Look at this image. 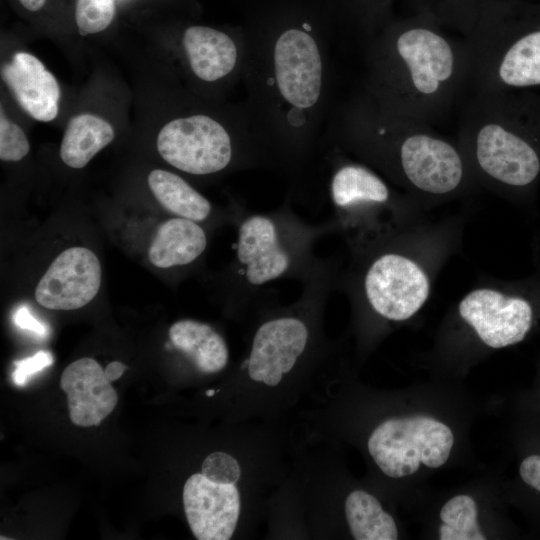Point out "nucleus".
Returning <instances> with one entry per match:
<instances>
[{
  "mask_svg": "<svg viewBox=\"0 0 540 540\" xmlns=\"http://www.w3.org/2000/svg\"><path fill=\"white\" fill-rule=\"evenodd\" d=\"M360 288L374 314L398 322L409 319L424 305L430 282L425 271L411 258L385 251L369 260Z\"/></svg>",
  "mask_w": 540,
  "mask_h": 540,
  "instance_id": "11",
  "label": "nucleus"
},
{
  "mask_svg": "<svg viewBox=\"0 0 540 540\" xmlns=\"http://www.w3.org/2000/svg\"><path fill=\"white\" fill-rule=\"evenodd\" d=\"M115 15V0H77L75 20L82 36L106 29Z\"/></svg>",
  "mask_w": 540,
  "mask_h": 540,
  "instance_id": "23",
  "label": "nucleus"
},
{
  "mask_svg": "<svg viewBox=\"0 0 540 540\" xmlns=\"http://www.w3.org/2000/svg\"><path fill=\"white\" fill-rule=\"evenodd\" d=\"M458 310L479 338L495 349L523 341L534 320L533 304L524 295L491 288L469 292L459 303Z\"/></svg>",
  "mask_w": 540,
  "mask_h": 540,
  "instance_id": "12",
  "label": "nucleus"
},
{
  "mask_svg": "<svg viewBox=\"0 0 540 540\" xmlns=\"http://www.w3.org/2000/svg\"><path fill=\"white\" fill-rule=\"evenodd\" d=\"M327 137L336 149L428 197L457 193L472 174L457 140L381 109L362 91L335 108Z\"/></svg>",
  "mask_w": 540,
  "mask_h": 540,
  "instance_id": "4",
  "label": "nucleus"
},
{
  "mask_svg": "<svg viewBox=\"0 0 540 540\" xmlns=\"http://www.w3.org/2000/svg\"><path fill=\"white\" fill-rule=\"evenodd\" d=\"M54 362L49 351H39L33 356L14 361L12 381L17 386H24L37 372L51 366Z\"/></svg>",
  "mask_w": 540,
  "mask_h": 540,
  "instance_id": "25",
  "label": "nucleus"
},
{
  "mask_svg": "<svg viewBox=\"0 0 540 540\" xmlns=\"http://www.w3.org/2000/svg\"><path fill=\"white\" fill-rule=\"evenodd\" d=\"M477 505L468 495H457L448 500L440 510L441 540H484L477 522Z\"/></svg>",
  "mask_w": 540,
  "mask_h": 540,
  "instance_id": "22",
  "label": "nucleus"
},
{
  "mask_svg": "<svg viewBox=\"0 0 540 540\" xmlns=\"http://www.w3.org/2000/svg\"><path fill=\"white\" fill-rule=\"evenodd\" d=\"M23 7H25L29 11H38L40 10L46 0H18Z\"/></svg>",
  "mask_w": 540,
  "mask_h": 540,
  "instance_id": "29",
  "label": "nucleus"
},
{
  "mask_svg": "<svg viewBox=\"0 0 540 540\" xmlns=\"http://www.w3.org/2000/svg\"><path fill=\"white\" fill-rule=\"evenodd\" d=\"M329 180L334 228H340L357 252L386 239L388 229L377 219L393 211L399 197L388 183L363 163L337 155Z\"/></svg>",
  "mask_w": 540,
  "mask_h": 540,
  "instance_id": "9",
  "label": "nucleus"
},
{
  "mask_svg": "<svg viewBox=\"0 0 540 540\" xmlns=\"http://www.w3.org/2000/svg\"><path fill=\"white\" fill-rule=\"evenodd\" d=\"M14 323L25 330L32 331L40 336L47 333V327L33 317L29 309L25 306L19 307L13 314Z\"/></svg>",
  "mask_w": 540,
  "mask_h": 540,
  "instance_id": "27",
  "label": "nucleus"
},
{
  "mask_svg": "<svg viewBox=\"0 0 540 540\" xmlns=\"http://www.w3.org/2000/svg\"><path fill=\"white\" fill-rule=\"evenodd\" d=\"M364 47L362 92L389 113L432 126L470 92L465 39L448 35L427 16L385 25Z\"/></svg>",
  "mask_w": 540,
  "mask_h": 540,
  "instance_id": "3",
  "label": "nucleus"
},
{
  "mask_svg": "<svg viewBox=\"0 0 540 540\" xmlns=\"http://www.w3.org/2000/svg\"><path fill=\"white\" fill-rule=\"evenodd\" d=\"M458 126L471 173L514 195L533 193L540 182V94L472 91Z\"/></svg>",
  "mask_w": 540,
  "mask_h": 540,
  "instance_id": "5",
  "label": "nucleus"
},
{
  "mask_svg": "<svg viewBox=\"0 0 540 540\" xmlns=\"http://www.w3.org/2000/svg\"><path fill=\"white\" fill-rule=\"evenodd\" d=\"M522 480L540 492V455L526 457L519 467Z\"/></svg>",
  "mask_w": 540,
  "mask_h": 540,
  "instance_id": "26",
  "label": "nucleus"
},
{
  "mask_svg": "<svg viewBox=\"0 0 540 540\" xmlns=\"http://www.w3.org/2000/svg\"><path fill=\"white\" fill-rule=\"evenodd\" d=\"M332 222L311 224L286 204L267 213H247L239 221L235 247L234 279L237 294L248 310L257 307L261 288L279 279L302 281L319 266L313 245Z\"/></svg>",
  "mask_w": 540,
  "mask_h": 540,
  "instance_id": "6",
  "label": "nucleus"
},
{
  "mask_svg": "<svg viewBox=\"0 0 540 540\" xmlns=\"http://www.w3.org/2000/svg\"><path fill=\"white\" fill-rule=\"evenodd\" d=\"M114 136L113 127L103 118L88 113L76 115L66 126L60 157L71 168H83Z\"/></svg>",
  "mask_w": 540,
  "mask_h": 540,
  "instance_id": "19",
  "label": "nucleus"
},
{
  "mask_svg": "<svg viewBox=\"0 0 540 540\" xmlns=\"http://www.w3.org/2000/svg\"><path fill=\"white\" fill-rule=\"evenodd\" d=\"M335 270L326 261L303 280L301 296L287 306H265L250 329L233 381L235 421L285 424L304 397L327 379L324 330Z\"/></svg>",
  "mask_w": 540,
  "mask_h": 540,
  "instance_id": "2",
  "label": "nucleus"
},
{
  "mask_svg": "<svg viewBox=\"0 0 540 540\" xmlns=\"http://www.w3.org/2000/svg\"><path fill=\"white\" fill-rule=\"evenodd\" d=\"M127 366L120 361H112L104 369L105 374L110 382L119 379L126 371Z\"/></svg>",
  "mask_w": 540,
  "mask_h": 540,
  "instance_id": "28",
  "label": "nucleus"
},
{
  "mask_svg": "<svg viewBox=\"0 0 540 540\" xmlns=\"http://www.w3.org/2000/svg\"><path fill=\"white\" fill-rule=\"evenodd\" d=\"M246 37L245 109L273 164L298 171L314 151L329 110L328 43L308 21Z\"/></svg>",
  "mask_w": 540,
  "mask_h": 540,
  "instance_id": "1",
  "label": "nucleus"
},
{
  "mask_svg": "<svg viewBox=\"0 0 540 540\" xmlns=\"http://www.w3.org/2000/svg\"><path fill=\"white\" fill-rule=\"evenodd\" d=\"M463 38L471 62L470 92L540 94V10L489 0Z\"/></svg>",
  "mask_w": 540,
  "mask_h": 540,
  "instance_id": "7",
  "label": "nucleus"
},
{
  "mask_svg": "<svg viewBox=\"0 0 540 540\" xmlns=\"http://www.w3.org/2000/svg\"><path fill=\"white\" fill-rule=\"evenodd\" d=\"M156 144L168 164L196 176L216 174L231 166L274 165L252 125L231 129L204 113L169 121L159 131Z\"/></svg>",
  "mask_w": 540,
  "mask_h": 540,
  "instance_id": "8",
  "label": "nucleus"
},
{
  "mask_svg": "<svg viewBox=\"0 0 540 540\" xmlns=\"http://www.w3.org/2000/svg\"><path fill=\"white\" fill-rule=\"evenodd\" d=\"M3 81L18 104L34 119L49 122L59 110L60 88L55 76L34 55L17 52L1 68Z\"/></svg>",
  "mask_w": 540,
  "mask_h": 540,
  "instance_id": "16",
  "label": "nucleus"
},
{
  "mask_svg": "<svg viewBox=\"0 0 540 540\" xmlns=\"http://www.w3.org/2000/svg\"><path fill=\"white\" fill-rule=\"evenodd\" d=\"M168 336L172 347L200 374H218L228 366L227 342L209 324L181 319L170 326Z\"/></svg>",
  "mask_w": 540,
  "mask_h": 540,
  "instance_id": "17",
  "label": "nucleus"
},
{
  "mask_svg": "<svg viewBox=\"0 0 540 540\" xmlns=\"http://www.w3.org/2000/svg\"><path fill=\"white\" fill-rule=\"evenodd\" d=\"M344 521L355 540H396L394 518L374 495L363 489L350 491L344 501Z\"/></svg>",
  "mask_w": 540,
  "mask_h": 540,
  "instance_id": "20",
  "label": "nucleus"
},
{
  "mask_svg": "<svg viewBox=\"0 0 540 540\" xmlns=\"http://www.w3.org/2000/svg\"><path fill=\"white\" fill-rule=\"evenodd\" d=\"M60 388L67 395L70 420L79 427L99 426L118 403L104 369L89 357L80 358L64 369Z\"/></svg>",
  "mask_w": 540,
  "mask_h": 540,
  "instance_id": "15",
  "label": "nucleus"
},
{
  "mask_svg": "<svg viewBox=\"0 0 540 540\" xmlns=\"http://www.w3.org/2000/svg\"><path fill=\"white\" fill-rule=\"evenodd\" d=\"M454 444L451 429L426 416L391 417L375 426L366 441L374 464L388 478L400 479L420 465L441 467Z\"/></svg>",
  "mask_w": 540,
  "mask_h": 540,
  "instance_id": "10",
  "label": "nucleus"
},
{
  "mask_svg": "<svg viewBox=\"0 0 540 540\" xmlns=\"http://www.w3.org/2000/svg\"><path fill=\"white\" fill-rule=\"evenodd\" d=\"M100 285L97 256L87 248L71 247L52 261L36 286L35 299L47 309L75 310L91 302Z\"/></svg>",
  "mask_w": 540,
  "mask_h": 540,
  "instance_id": "13",
  "label": "nucleus"
},
{
  "mask_svg": "<svg viewBox=\"0 0 540 540\" xmlns=\"http://www.w3.org/2000/svg\"><path fill=\"white\" fill-rule=\"evenodd\" d=\"M30 150L28 139L23 130L10 121L1 109L0 116V159L2 161H20Z\"/></svg>",
  "mask_w": 540,
  "mask_h": 540,
  "instance_id": "24",
  "label": "nucleus"
},
{
  "mask_svg": "<svg viewBox=\"0 0 540 540\" xmlns=\"http://www.w3.org/2000/svg\"><path fill=\"white\" fill-rule=\"evenodd\" d=\"M148 185L157 201L177 217L203 222L212 212L209 200L179 175L155 169L148 175Z\"/></svg>",
  "mask_w": 540,
  "mask_h": 540,
  "instance_id": "21",
  "label": "nucleus"
},
{
  "mask_svg": "<svg viewBox=\"0 0 540 540\" xmlns=\"http://www.w3.org/2000/svg\"><path fill=\"white\" fill-rule=\"evenodd\" d=\"M206 247L207 236L198 222L175 217L158 226L148 257L158 268L185 266L196 261Z\"/></svg>",
  "mask_w": 540,
  "mask_h": 540,
  "instance_id": "18",
  "label": "nucleus"
},
{
  "mask_svg": "<svg viewBox=\"0 0 540 540\" xmlns=\"http://www.w3.org/2000/svg\"><path fill=\"white\" fill-rule=\"evenodd\" d=\"M181 44L193 76L206 84L244 74L247 37L239 39L224 31L201 25L185 29Z\"/></svg>",
  "mask_w": 540,
  "mask_h": 540,
  "instance_id": "14",
  "label": "nucleus"
}]
</instances>
